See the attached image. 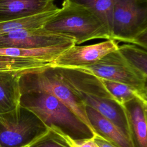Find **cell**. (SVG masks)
Wrapping results in <instances>:
<instances>
[{"label":"cell","mask_w":147,"mask_h":147,"mask_svg":"<svg viewBox=\"0 0 147 147\" xmlns=\"http://www.w3.org/2000/svg\"><path fill=\"white\" fill-rule=\"evenodd\" d=\"M20 105L33 113L49 129L74 140L89 138L95 135L69 108L47 92H22Z\"/></svg>","instance_id":"1"},{"label":"cell","mask_w":147,"mask_h":147,"mask_svg":"<svg viewBox=\"0 0 147 147\" xmlns=\"http://www.w3.org/2000/svg\"><path fill=\"white\" fill-rule=\"evenodd\" d=\"M42 28L73 38L75 44L96 38L111 40L105 25L91 9L64 0Z\"/></svg>","instance_id":"2"},{"label":"cell","mask_w":147,"mask_h":147,"mask_svg":"<svg viewBox=\"0 0 147 147\" xmlns=\"http://www.w3.org/2000/svg\"><path fill=\"white\" fill-rule=\"evenodd\" d=\"M20 93L38 91L53 95L69 108L95 134L86 112V106L63 81L52 64L25 71L20 82Z\"/></svg>","instance_id":"3"},{"label":"cell","mask_w":147,"mask_h":147,"mask_svg":"<svg viewBox=\"0 0 147 147\" xmlns=\"http://www.w3.org/2000/svg\"><path fill=\"white\" fill-rule=\"evenodd\" d=\"M49 129L32 111L21 106L0 113V146H29Z\"/></svg>","instance_id":"4"},{"label":"cell","mask_w":147,"mask_h":147,"mask_svg":"<svg viewBox=\"0 0 147 147\" xmlns=\"http://www.w3.org/2000/svg\"><path fill=\"white\" fill-rule=\"evenodd\" d=\"M147 30V0H115L112 13L111 40L133 44Z\"/></svg>","instance_id":"5"},{"label":"cell","mask_w":147,"mask_h":147,"mask_svg":"<svg viewBox=\"0 0 147 147\" xmlns=\"http://www.w3.org/2000/svg\"><path fill=\"white\" fill-rule=\"evenodd\" d=\"M80 69L102 79L125 84L146 95L147 78L131 67L118 49L105 55L93 65Z\"/></svg>","instance_id":"6"},{"label":"cell","mask_w":147,"mask_h":147,"mask_svg":"<svg viewBox=\"0 0 147 147\" xmlns=\"http://www.w3.org/2000/svg\"><path fill=\"white\" fill-rule=\"evenodd\" d=\"M63 44L76 45L73 38L48 31L42 27L0 35V48L38 49Z\"/></svg>","instance_id":"7"},{"label":"cell","mask_w":147,"mask_h":147,"mask_svg":"<svg viewBox=\"0 0 147 147\" xmlns=\"http://www.w3.org/2000/svg\"><path fill=\"white\" fill-rule=\"evenodd\" d=\"M117 41L114 40L87 45H74L63 51L52 65L59 67L84 69L93 65L107 54L117 50Z\"/></svg>","instance_id":"8"},{"label":"cell","mask_w":147,"mask_h":147,"mask_svg":"<svg viewBox=\"0 0 147 147\" xmlns=\"http://www.w3.org/2000/svg\"><path fill=\"white\" fill-rule=\"evenodd\" d=\"M53 66L63 81L72 91L114 99L106 89L100 79L96 76L80 69Z\"/></svg>","instance_id":"9"},{"label":"cell","mask_w":147,"mask_h":147,"mask_svg":"<svg viewBox=\"0 0 147 147\" xmlns=\"http://www.w3.org/2000/svg\"><path fill=\"white\" fill-rule=\"evenodd\" d=\"M133 147H147V100L134 98L123 104Z\"/></svg>","instance_id":"10"},{"label":"cell","mask_w":147,"mask_h":147,"mask_svg":"<svg viewBox=\"0 0 147 147\" xmlns=\"http://www.w3.org/2000/svg\"><path fill=\"white\" fill-rule=\"evenodd\" d=\"M54 0H0V22L58 9Z\"/></svg>","instance_id":"11"},{"label":"cell","mask_w":147,"mask_h":147,"mask_svg":"<svg viewBox=\"0 0 147 147\" xmlns=\"http://www.w3.org/2000/svg\"><path fill=\"white\" fill-rule=\"evenodd\" d=\"M72 92L85 106L92 108L111 121L130 139L127 118L121 105L113 99L90 95L79 92Z\"/></svg>","instance_id":"12"},{"label":"cell","mask_w":147,"mask_h":147,"mask_svg":"<svg viewBox=\"0 0 147 147\" xmlns=\"http://www.w3.org/2000/svg\"><path fill=\"white\" fill-rule=\"evenodd\" d=\"M86 112L88 121L95 134L117 147H133L127 136L95 110L86 106Z\"/></svg>","instance_id":"13"},{"label":"cell","mask_w":147,"mask_h":147,"mask_svg":"<svg viewBox=\"0 0 147 147\" xmlns=\"http://www.w3.org/2000/svg\"><path fill=\"white\" fill-rule=\"evenodd\" d=\"M25 71H0V113L11 111L20 106L19 82Z\"/></svg>","instance_id":"14"},{"label":"cell","mask_w":147,"mask_h":147,"mask_svg":"<svg viewBox=\"0 0 147 147\" xmlns=\"http://www.w3.org/2000/svg\"><path fill=\"white\" fill-rule=\"evenodd\" d=\"M59 9L29 17L0 22V35L22 29L42 28Z\"/></svg>","instance_id":"15"},{"label":"cell","mask_w":147,"mask_h":147,"mask_svg":"<svg viewBox=\"0 0 147 147\" xmlns=\"http://www.w3.org/2000/svg\"><path fill=\"white\" fill-rule=\"evenodd\" d=\"M118 50L131 67L147 78V53L146 50L130 44L118 45Z\"/></svg>","instance_id":"16"},{"label":"cell","mask_w":147,"mask_h":147,"mask_svg":"<svg viewBox=\"0 0 147 147\" xmlns=\"http://www.w3.org/2000/svg\"><path fill=\"white\" fill-rule=\"evenodd\" d=\"M91 9L103 22L111 38L112 13L115 0H64Z\"/></svg>","instance_id":"17"},{"label":"cell","mask_w":147,"mask_h":147,"mask_svg":"<svg viewBox=\"0 0 147 147\" xmlns=\"http://www.w3.org/2000/svg\"><path fill=\"white\" fill-rule=\"evenodd\" d=\"M51 64L32 58L0 56V71H28Z\"/></svg>","instance_id":"18"},{"label":"cell","mask_w":147,"mask_h":147,"mask_svg":"<svg viewBox=\"0 0 147 147\" xmlns=\"http://www.w3.org/2000/svg\"><path fill=\"white\" fill-rule=\"evenodd\" d=\"M103 86L113 98L122 105L134 98L147 100V95L125 84L100 79Z\"/></svg>","instance_id":"19"},{"label":"cell","mask_w":147,"mask_h":147,"mask_svg":"<svg viewBox=\"0 0 147 147\" xmlns=\"http://www.w3.org/2000/svg\"><path fill=\"white\" fill-rule=\"evenodd\" d=\"M50 55L48 48L38 49H19V48H0V56L10 57H21L37 59L40 61L47 60Z\"/></svg>","instance_id":"20"},{"label":"cell","mask_w":147,"mask_h":147,"mask_svg":"<svg viewBox=\"0 0 147 147\" xmlns=\"http://www.w3.org/2000/svg\"><path fill=\"white\" fill-rule=\"evenodd\" d=\"M29 147H70L61 133L49 129L44 136L37 139Z\"/></svg>","instance_id":"21"},{"label":"cell","mask_w":147,"mask_h":147,"mask_svg":"<svg viewBox=\"0 0 147 147\" xmlns=\"http://www.w3.org/2000/svg\"><path fill=\"white\" fill-rule=\"evenodd\" d=\"M61 135L70 147H99L95 142L94 136L86 139L74 140L63 133H61Z\"/></svg>","instance_id":"22"},{"label":"cell","mask_w":147,"mask_h":147,"mask_svg":"<svg viewBox=\"0 0 147 147\" xmlns=\"http://www.w3.org/2000/svg\"><path fill=\"white\" fill-rule=\"evenodd\" d=\"M140 46L145 50L147 48V30L140 34L134 40L133 44Z\"/></svg>","instance_id":"23"},{"label":"cell","mask_w":147,"mask_h":147,"mask_svg":"<svg viewBox=\"0 0 147 147\" xmlns=\"http://www.w3.org/2000/svg\"><path fill=\"white\" fill-rule=\"evenodd\" d=\"M94 139L99 147H117L98 134L94 136Z\"/></svg>","instance_id":"24"},{"label":"cell","mask_w":147,"mask_h":147,"mask_svg":"<svg viewBox=\"0 0 147 147\" xmlns=\"http://www.w3.org/2000/svg\"><path fill=\"white\" fill-rule=\"evenodd\" d=\"M29 146H30V145H29ZM29 146H24V147H29ZM0 147H2V146H0Z\"/></svg>","instance_id":"25"}]
</instances>
